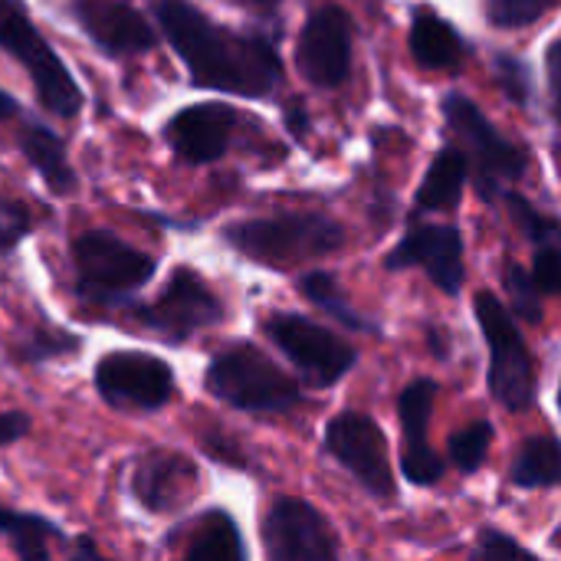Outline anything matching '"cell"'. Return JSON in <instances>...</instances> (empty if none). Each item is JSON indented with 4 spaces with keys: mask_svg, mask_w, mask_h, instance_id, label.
Wrapping results in <instances>:
<instances>
[{
    "mask_svg": "<svg viewBox=\"0 0 561 561\" xmlns=\"http://www.w3.org/2000/svg\"><path fill=\"white\" fill-rule=\"evenodd\" d=\"M154 20L201 89L263 99L283 82V62L270 39L214 23L191 0H158Z\"/></svg>",
    "mask_w": 561,
    "mask_h": 561,
    "instance_id": "6da1fadb",
    "label": "cell"
},
{
    "mask_svg": "<svg viewBox=\"0 0 561 561\" xmlns=\"http://www.w3.org/2000/svg\"><path fill=\"white\" fill-rule=\"evenodd\" d=\"M0 53L26 69L43 112L56 118H76L82 112V89L66 69L62 56L46 43L23 0H0Z\"/></svg>",
    "mask_w": 561,
    "mask_h": 561,
    "instance_id": "7a4b0ae2",
    "label": "cell"
},
{
    "mask_svg": "<svg viewBox=\"0 0 561 561\" xmlns=\"http://www.w3.org/2000/svg\"><path fill=\"white\" fill-rule=\"evenodd\" d=\"M204 388L217 401L253 414H283L302 404L299 385L273 358L247 342L227 345L210 358L204 371Z\"/></svg>",
    "mask_w": 561,
    "mask_h": 561,
    "instance_id": "3957f363",
    "label": "cell"
},
{
    "mask_svg": "<svg viewBox=\"0 0 561 561\" xmlns=\"http://www.w3.org/2000/svg\"><path fill=\"white\" fill-rule=\"evenodd\" d=\"M76 293L95 306H122L151 283L158 260L112 230H82L72 240Z\"/></svg>",
    "mask_w": 561,
    "mask_h": 561,
    "instance_id": "277c9868",
    "label": "cell"
},
{
    "mask_svg": "<svg viewBox=\"0 0 561 561\" xmlns=\"http://www.w3.org/2000/svg\"><path fill=\"white\" fill-rule=\"evenodd\" d=\"M224 240L256 263L286 266L335 253L345 243V230L322 214H276L237 220L224 227Z\"/></svg>",
    "mask_w": 561,
    "mask_h": 561,
    "instance_id": "5b68a950",
    "label": "cell"
},
{
    "mask_svg": "<svg viewBox=\"0 0 561 561\" xmlns=\"http://www.w3.org/2000/svg\"><path fill=\"white\" fill-rule=\"evenodd\" d=\"M477 322L493 352L490 358V391L510 411H526L536 398V362L510 316V309L493 293H477Z\"/></svg>",
    "mask_w": 561,
    "mask_h": 561,
    "instance_id": "8992f818",
    "label": "cell"
},
{
    "mask_svg": "<svg viewBox=\"0 0 561 561\" xmlns=\"http://www.w3.org/2000/svg\"><path fill=\"white\" fill-rule=\"evenodd\" d=\"M131 319L154 332L158 339L171 342V345H181L187 339H194L197 332L217 325L224 319V302L220 296L201 279L197 270L191 266H174L164 289L145 302V306H135L131 309Z\"/></svg>",
    "mask_w": 561,
    "mask_h": 561,
    "instance_id": "52a82bcc",
    "label": "cell"
},
{
    "mask_svg": "<svg viewBox=\"0 0 561 561\" xmlns=\"http://www.w3.org/2000/svg\"><path fill=\"white\" fill-rule=\"evenodd\" d=\"M95 394L115 411H161L174 398V371L141 348H112L92 368Z\"/></svg>",
    "mask_w": 561,
    "mask_h": 561,
    "instance_id": "ba28073f",
    "label": "cell"
},
{
    "mask_svg": "<svg viewBox=\"0 0 561 561\" xmlns=\"http://www.w3.org/2000/svg\"><path fill=\"white\" fill-rule=\"evenodd\" d=\"M444 115H447V128L460 138L467 161H473L477 168V187L483 197H496L503 191V184L523 178L526 171V154L503 138L486 115L463 95H447L444 99Z\"/></svg>",
    "mask_w": 561,
    "mask_h": 561,
    "instance_id": "9c48e42d",
    "label": "cell"
},
{
    "mask_svg": "<svg viewBox=\"0 0 561 561\" xmlns=\"http://www.w3.org/2000/svg\"><path fill=\"white\" fill-rule=\"evenodd\" d=\"M266 335L299 368V375L319 388L335 385L355 365L352 345H345L335 332H329L325 325H319L306 316L273 312L266 319Z\"/></svg>",
    "mask_w": 561,
    "mask_h": 561,
    "instance_id": "30bf717a",
    "label": "cell"
},
{
    "mask_svg": "<svg viewBox=\"0 0 561 561\" xmlns=\"http://www.w3.org/2000/svg\"><path fill=\"white\" fill-rule=\"evenodd\" d=\"M263 549L273 561H329L339 542L325 516L306 500L283 496L263 519Z\"/></svg>",
    "mask_w": 561,
    "mask_h": 561,
    "instance_id": "8fae6325",
    "label": "cell"
},
{
    "mask_svg": "<svg viewBox=\"0 0 561 561\" xmlns=\"http://www.w3.org/2000/svg\"><path fill=\"white\" fill-rule=\"evenodd\" d=\"M325 450L371 493V496H394V473L388 463V440L381 427L365 414H339L325 427Z\"/></svg>",
    "mask_w": 561,
    "mask_h": 561,
    "instance_id": "7c38bea8",
    "label": "cell"
},
{
    "mask_svg": "<svg viewBox=\"0 0 561 561\" xmlns=\"http://www.w3.org/2000/svg\"><path fill=\"white\" fill-rule=\"evenodd\" d=\"M69 10L92 46L112 59L151 53L158 33L131 0H69Z\"/></svg>",
    "mask_w": 561,
    "mask_h": 561,
    "instance_id": "4fadbf2b",
    "label": "cell"
},
{
    "mask_svg": "<svg viewBox=\"0 0 561 561\" xmlns=\"http://www.w3.org/2000/svg\"><path fill=\"white\" fill-rule=\"evenodd\" d=\"M299 72L322 89L342 85L352 69V20L342 7H319L296 43Z\"/></svg>",
    "mask_w": 561,
    "mask_h": 561,
    "instance_id": "5bb4252c",
    "label": "cell"
},
{
    "mask_svg": "<svg viewBox=\"0 0 561 561\" xmlns=\"http://www.w3.org/2000/svg\"><path fill=\"white\" fill-rule=\"evenodd\" d=\"M237 112L224 102H194L178 108L164 125V141L184 164H214L227 154Z\"/></svg>",
    "mask_w": 561,
    "mask_h": 561,
    "instance_id": "9a60e30c",
    "label": "cell"
},
{
    "mask_svg": "<svg viewBox=\"0 0 561 561\" xmlns=\"http://www.w3.org/2000/svg\"><path fill=\"white\" fill-rule=\"evenodd\" d=\"M385 263L388 270L421 266L434 279V286L457 296L463 286V237L450 224L417 227L394 247V253Z\"/></svg>",
    "mask_w": 561,
    "mask_h": 561,
    "instance_id": "2e32d148",
    "label": "cell"
},
{
    "mask_svg": "<svg viewBox=\"0 0 561 561\" xmlns=\"http://www.w3.org/2000/svg\"><path fill=\"white\" fill-rule=\"evenodd\" d=\"M128 486L148 513H171L194 496L197 467L178 450H148L135 460Z\"/></svg>",
    "mask_w": 561,
    "mask_h": 561,
    "instance_id": "e0dca14e",
    "label": "cell"
},
{
    "mask_svg": "<svg viewBox=\"0 0 561 561\" xmlns=\"http://www.w3.org/2000/svg\"><path fill=\"white\" fill-rule=\"evenodd\" d=\"M434 398H437V385L431 378H417L414 385H408L401 391V401H398V417H401V431H404L401 467H404V477L417 486H431L444 477V460L427 444Z\"/></svg>",
    "mask_w": 561,
    "mask_h": 561,
    "instance_id": "ac0fdd59",
    "label": "cell"
},
{
    "mask_svg": "<svg viewBox=\"0 0 561 561\" xmlns=\"http://www.w3.org/2000/svg\"><path fill=\"white\" fill-rule=\"evenodd\" d=\"M20 151L23 158L36 168L39 181L49 187V194L56 197H69L79 187V174L69 164V151L62 135H56L49 125L39 122H26L20 128Z\"/></svg>",
    "mask_w": 561,
    "mask_h": 561,
    "instance_id": "d6986e66",
    "label": "cell"
},
{
    "mask_svg": "<svg viewBox=\"0 0 561 561\" xmlns=\"http://www.w3.org/2000/svg\"><path fill=\"white\" fill-rule=\"evenodd\" d=\"M460 49H463V43L444 16H437L431 7L417 10V16L411 23V53L424 69L454 66L460 59Z\"/></svg>",
    "mask_w": 561,
    "mask_h": 561,
    "instance_id": "ffe728a7",
    "label": "cell"
},
{
    "mask_svg": "<svg viewBox=\"0 0 561 561\" xmlns=\"http://www.w3.org/2000/svg\"><path fill=\"white\" fill-rule=\"evenodd\" d=\"M467 171H470L467 154L457 151V148H444L434 158V164L424 174V181H421L417 204L424 210H454L460 204V191L467 184Z\"/></svg>",
    "mask_w": 561,
    "mask_h": 561,
    "instance_id": "44dd1931",
    "label": "cell"
},
{
    "mask_svg": "<svg viewBox=\"0 0 561 561\" xmlns=\"http://www.w3.org/2000/svg\"><path fill=\"white\" fill-rule=\"evenodd\" d=\"M0 536L10 542L13 556L23 561L49 559V542L66 539L62 529L53 526L49 519L33 516V513H16L3 503H0Z\"/></svg>",
    "mask_w": 561,
    "mask_h": 561,
    "instance_id": "7402d4cb",
    "label": "cell"
},
{
    "mask_svg": "<svg viewBox=\"0 0 561 561\" xmlns=\"http://www.w3.org/2000/svg\"><path fill=\"white\" fill-rule=\"evenodd\" d=\"M184 559L191 561H240L243 559V542L237 533V523L224 513V510H210L191 542L184 546Z\"/></svg>",
    "mask_w": 561,
    "mask_h": 561,
    "instance_id": "603a6c76",
    "label": "cell"
},
{
    "mask_svg": "<svg viewBox=\"0 0 561 561\" xmlns=\"http://www.w3.org/2000/svg\"><path fill=\"white\" fill-rule=\"evenodd\" d=\"M510 480L523 490L561 486V440H552V437L529 440L519 450V457L510 470Z\"/></svg>",
    "mask_w": 561,
    "mask_h": 561,
    "instance_id": "cb8c5ba5",
    "label": "cell"
},
{
    "mask_svg": "<svg viewBox=\"0 0 561 561\" xmlns=\"http://www.w3.org/2000/svg\"><path fill=\"white\" fill-rule=\"evenodd\" d=\"M82 348V339L66 332L62 325L56 322H39L33 329L23 332V339L13 345V362H23V365H43V362H53V358H66V355H76Z\"/></svg>",
    "mask_w": 561,
    "mask_h": 561,
    "instance_id": "d4e9b609",
    "label": "cell"
},
{
    "mask_svg": "<svg viewBox=\"0 0 561 561\" xmlns=\"http://www.w3.org/2000/svg\"><path fill=\"white\" fill-rule=\"evenodd\" d=\"M299 289L306 293V299H309V302H316L325 316L339 319L342 325H348V329H362V332H368V329H371V322L352 309V302L345 299V293L339 289V283H335V276H332V273H306V276L299 279Z\"/></svg>",
    "mask_w": 561,
    "mask_h": 561,
    "instance_id": "484cf974",
    "label": "cell"
},
{
    "mask_svg": "<svg viewBox=\"0 0 561 561\" xmlns=\"http://www.w3.org/2000/svg\"><path fill=\"white\" fill-rule=\"evenodd\" d=\"M493 447V424L477 421L467 431H457L450 437V460L460 473H477Z\"/></svg>",
    "mask_w": 561,
    "mask_h": 561,
    "instance_id": "4316f807",
    "label": "cell"
},
{
    "mask_svg": "<svg viewBox=\"0 0 561 561\" xmlns=\"http://www.w3.org/2000/svg\"><path fill=\"white\" fill-rule=\"evenodd\" d=\"M503 286H506V293H510V302H513V309L526 319V322H539L542 319V289H539V283L533 279V273H526L519 263H510L506 266V273H503Z\"/></svg>",
    "mask_w": 561,
    "mask_h": 561,
    "instance_id": "83f0119b",
    "label": "cell"
},
{
    "mask_svg": "<svg viewBox=\"0 0 561 561\" xmlns=\"http://www.w3.org/2000/svg\"><path fill=\"white\" fill-rule=\"evenodd\" d=\"M506 204H510V210H513V220L523 227V233L536 243V247H556L561 240V227L556 220H549V217H542L526 197H519V194H506Z\"/></svg>",
    "mask_w": 561,
    "mask_h": 561,
    "instance_id": "f1b7e54d",
    "label": "cell"
},
{
    "mask_svg": "<svg viewBox=\"0 0 561 561\" xmlns=\"http://www.w3.org/2000/svg\"><path fill=\"white\" fill-rule=\"evenodd\" d=\"M556 0H490L486 3V16L496 26H526L533 20H539Z\"/></svg>",
    "mask_w": 561,
    "mask_h": 561,
    "instance_id": "f546056e",
    "label": "cell"
},
{
    "mask_svg": "<svg viewBox=\"0 0 561 561\" xmlns=\"http://www.w3.org/2000/svg\"><path fill=\"white\" fill-rule=\"evenodd\" d=\"M33 230V220H30V210L26 204L20 201H3L0 204V256H10L23 237H30Z\"/></svg>",
    "mask_w": 561,
    "mask_h": 561,
    "instance_id": "4dcf8cb0",
    "label": "cell"
},
{
    "mask_svg": "<svg viewBox=\"0 0 561 561\" xmlns=\"http://www.w3.org/2000/svg\"><path fill=\"white\" fill-rule=\"evenodd\" d=\"M496 76H500L503 92H506L513 102H526V99H529V72H526V66H523L516 56L500 53V56H496Z\"/></svg>",
    "mask_w": 561,
    "mask_h": 561,
    "instance_id": "1f68e13d",
    "label": "cell"
},
{
    "mask_svg": "<svg viewBox=\"0 0 561 561\" xmlns=\"http://www.w3.org/2000/svg\"><path fill=\"white\" fill-rule=\"evenodd\" d=\"M533 279L542 293L561 296V247H542L533 263Z\"/></svg>",
    "mask_w": 561,
    "mask_h": 561,
    "instance_id": "d6a6232c",
    "label": "cell"
},
{
    "mask_svg": "<svg viewBox=\"0 0 561 561\" xmlns=\"http://www.w3.org/2000/svg\"><path fill=\"white\" fill-rule=\"evenodd\" d=\"M483 559H510V556H529L519 542H513L510 536H503V533H496V529H490V533H483V539H480V549H477Z\"/></svg>",
    "mask_w": 561,
    "mask_h": 561,
    "instance_id": "836d02e7",
    "label": "cell"
},
{
    "mask_svg": "<svg viewBox=\"0 0 561 561\" xmlns=\"http://www.w3.org/2000/svg\"><path fill=\"white\" fill-rule=\"evenodd\" d=\"M30 417L23 411H0V447H10L30 434Z\"/></svg>",
    "mask_w": 561,
    "mask_h": 561,
    "instance_id": "e575fe53",
    "label": "cell"
},
{
    "mask_svg": "<svg viewBox=\"0 0 561 561\" xmlns=\"http://www.w3.org/2000/svg\"><path fill=\"white\" fill-rule=\"evenodd\" d=\"M546 69H549V92H552V112L561 122V39L549 46L546 56Z\"/></svg>",
    "mask_w": 561,
    "mask_h": 561,
    "instance_id": "d590c367",
    "label": "cell"
},
{
    "mask_svg": "<svg viewBox=\"0 0 561 561\" xmlns=\"http://www.w3.org/2000/svg\"><path fill=\"white\" fill-rule=\"evenodd\" d=\"M286 122H289V128H293L296 135H299V131H306V112H302V105H289Z\"/></svg>",
    "mask_w": 561,
    "mask_h": 561,
    "instance_id": "8d00e7d4",
    "label": "cell"
},
{
    "mask_svg": "<svg viewBox=\"0 0 561 561\" xmlns=\"http://www.w3.org/2000/svg\"><path fill=\"white\" fill-rule=\"evenodd\" d=\"M16 108H20V105H16V99H13L10 92H3V89H0V122L13 118V115H16Z\"/></svg>",
    "mask_w": 561,
    "mask_h": 561,
    "instance_id": "74e56055",
    "label": "cell"
},
{
    "mask_svg": "<svg viewBox=\"0 0 561 561\" xmlns=\"http://www.w3.org/2000/svg\"><path fill=\"white\" fill-rule=\"evenodd\" d=\"M233 3H243V7H260V10H266V7H276L279 0H233Z\"/></svg>",
    "mask_w": 561,
    "mask_h": 561,
    "instance_id": "f35d334b",
    "label": "cell"
},
{
    "mask_svg": "<svg viewBox=\"0 0 561 561\" xmlns=\"http://www.w3.org/2000/svg\"><path fill=\"white\" fill-rule=\"evenodd\" d=\"M559 408H561V388H559Z\"/></svg>",
    "mask_w": 561,
    "mask_h": 561,
    "instance_id": "ab89813d",
    "label": "cell"
}]
</instances>
